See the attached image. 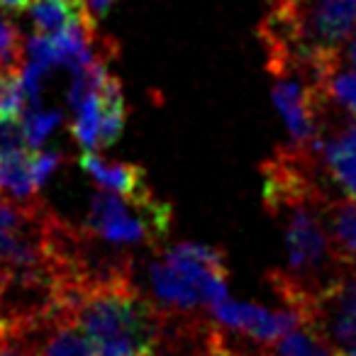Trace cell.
Listing matches in <instances>:
<instances>
[{"label": "cell", "mask_w": 356, "mask_h": 356, "mask_svg": "<svg viewBox=\"0 0 356 356\" xmlns=\"http://www.w3.org/2000/svg\"><path fill=\"white\" fill-rule=\"evenodd\" d=\"M305 322L315 325L337 351L356 339V273L341 276L307 310Z\"/></svg>", "instance_id": "obj_6"}, {"label": "cell", "mask_w": 356, "mask_h": 356, "mask_svg": "<svg viewBox=\"0 0 356 356\" xmlns=\"http://www.w3.org/2000/svg\"><path fill=\"white\" fill-rule=\"evenodd\" d=\"M227 257L208 244L181 242L156 249L149 261V300L163 315H205L227 298Z\"/></svg>", "instance_id": "obj_3"}, {"label": "cell", "mask_w": 356, "mask_h": 356, "mask_svg": "<svg viewBox=\"0 0 356 356\" xmlns=\"http://www.w3.org/2000/svg\"><path fill=\"white\" fill-rule=\"evenodd\" d=\"M322 215L334 259L346 273H356V198H330Z\"/></svg>", "instance_id": "obj_8"}, {"label": "cell", "mask_w": 356, "mask_h": 356, "mask_svg": "<svg viewBox=\"0 0 356 356\" xmlns=\"http://www.w3.org/2000/svg\"><path fill=\"white\" fill-rule=\"evenodd\" d=\"M281 3H288V0H271V6H281Z\"/></svg>", "instance_id": "obj_23"}, {"label": "cell", "mask_w": 356, "mask_h": 356, "mask_svg": "<svg viewBox=\"0 0 356 356\" xmlns=\"http://www.w3.org/2000/svg\"><path fill=\"white\" fill-rule=\"evenodd\" d=\"M127 120V105H124L122 83L118 76L108 74L100 83V129H98V149L113 147L120 139Z\"/></svg>", "instance_id": "obj_11"}, {"label": "cell", "mask_w": 356, "mask_h": 356, "mask_svg": "<svg viewBox=\"0 0 356 356\" xmlns=\"http://www.w3.org/2000/svg\"><path fill=\"white\" fill-rule=\"evenodd\" d=\"M356 27V0H288L259 25L266 61L320 64L339 51Z\"/></svg>", "instance_id": "obj_2"}, {"label": "cell", "mask_w": 356, "mask_h": 356, "mask_svg": "<svg viewBox=\"0 0 356 356\" xmlns=\"http://www.w3.org/2000/svg\"><path fill=\"white\" fill-rule=\"evenodd\" d=\"M0 198H8L13 203L40 200V186L32 176L30 149L0 154Z\"/></svg>", "instance_id": "obj_9"}, {"label": "cell", "mask_w": 356, "mask_h": 356, "mask_svg": "<svg viewBox=\"0 0 356 356\" xmlns=\"http://www.w3.org/2000/svg\"><path fill=\"white\" fill-rule=\"evenodd\" d=\"M30 161H32V176H35V184L42 188L47 178L59 168L61 163V154L49 152V149H30Z\"/></svg>", "instance_id": "obj_18"}, {"label": "cell", "mask_w": 356, "mask_h": 356, "mask_svg": "<svg viewBox=\"0 0 356 356\" xmlns=\"http://www.w3.org/2000/svg\"><path fill=\"white\" fill-rule=\"evenodd\" d=\"M98 346L100 356H147L161 339L163 315L134 278L81 288L61 310Z\"/></svg>", "instance_id": "obj_1"}, {"label": "cell", "mask_w": 356, "mask_h": 356, "mask_svg": "<svg viewBox=\"0 0 356 356\" xmlns=\"http://www.w3.org/2000/svg\"><path fill=\"white\" fill-rule=\"evenodd\" d=\"M205 356H218V354H213V351H210V349H208V354H205Z\"/></svg>", "instance_id": "obj_24"}, {"label": "cell", "mask_w": 356, "mask_h": 356, "mask_svg": "<svg viewBox=\"0 0 356 356\" xmlns=\"http://www.w3.org/2000/svg\"><path fill=\"white\" fill-rule=\"evenodd\" d=\"M339 61L356 71V27L349 32V37L344 40V44L339 47Z\"/></svg>", "instance_id": "obj_19"}, {"label": "cell", "mask_w": 356, "mask_h": 356, "mask_svg": "<svg viewBox=\"0 0 356 356\" xmlns=\"http://www.w3.org/2000/svg\"><path fill=\"white\" fill-rule=\"evenodd\" d=\"M86 8H88V13L95 17V20H100V17H105L110 13V8L115 6V0H83Z\"/></svg>", "instance_id": "obj_20"}, {"label": "cell", "mask_w": 356, "mask_h": 356, "mask_svg": "<svg viewBox=\"0 0 356 356\" xmlns=\"http://www.w3.org/2000/svg\"><path fill=\"white\" fill-rule=\"evenodd\" d=\"M218 325L234 330L239 334H247L252 339L261 341V344H271L273 339L283 334V332L293 330L298 322H302V315L293 307L286 310H268V307L259 305V302L247 300H234V298H222L208 310Z\"/></svg>", "instance_id": "obj_5"}, {"label": "cell", "mask_w": 356, "mask_h": 356, "mask_svg": "<svg viewBox=\"0 0 356 356\" xmlns=\"http://www.w3.org/2000/svg\"><path fill=\"white\" fill-rule=\"evenodd\" d=\"M61 122V113L59 110H44L42 105L35 108H27L22 113V124H25V137H27V147L37 149L42 147L49 132Z\"/></svg>", "instance_id": "obj_16"}, {"label": "cell", "mask_w": 356, "mask_h": 356, "mask_svg": "<svg viewBox=\"0 0 356 356\" xmlns=\"http://www.w3.org/2000/svg\"><path fill=\"white\" fill-rule=\"evenodd\" d=\"M320 88L334 108L344 110L346 115H354L356 118V71L349 69L346 64H341L339 51H337L334 59L327 61L325 71H322Z\"/></svg>", "instance_id": "obj_13"}, {"label": "cell", "mask_w": 356, "mask_h": 356, "mask_svg": "<svg viewBox=\"0 0 356 356\" xmlns=\"http://www.w3.org/2000/svg\"><path fill=\"white\" fill-rule=\"evenodd\" d=\"M83 8V0H37V3H30V17L37 35L51 37L66 30Z\"/></svg>", "instance_id": "obj_14"}, {"label": "cell", "mask_w": 356, "mask_h": 356, "mask_svg": "<svg viewBox=\"0 0 356 356\" xmlns=\"http://www.w3.org/2000/svg\"><path fill=\"white\" fill-rule=\"evenodd\" d=\"M339 356H356V339L351 341L349 346H344V349L339 351Z\"/></svg>", "instance_id": "obj_22"}, {"label": "cell", "mask_w": 356, "mask_h": 356, "mask_svg": "<svg viewBox=\"0 0 356 356\" xmlns=\"http://www.w3.org/2000/svg\"><path fill=\"white\" fill-rule=\"evenodd\" d=\"M22 59H25V40L20 27L8 13L0 10V69L22 66Z\"/></svg>", "instance_id": "obj_15"}, {"label": "cell", "mask_w": 356, "mask_h": 356, "mask_svg": "<svg viewBox=\"0 0 356 356\" xmlns=\"http://www.w3.org/2000/svg\"><path fill=\"white\" fill-rule=\"evenodd\" d=\"M30 3L32 0H0V8H6V10H13V13H20V10H27Z\"/></svg>", "instance_id": "obj_21"}, {"label": "cell", "mask_w": 356, "mask_h": 356, "mask_svg": "<svg viewBox=\"0 0 356 356\" xmlns=\"http://www.w3.org/2000/svg\"><path fill=\"white\" fill-rule=\"evenodd\" d=\"M42 356H100L98 346L90 341V337L83 330L69 320L56 317L47 327L44 337L40 344Z\"/></svg>", "instance_id": "obj_12"}, {"label": "cell", "mask_w": 356, "mask_h": 356, "mask_svg": "<svg viewBox=\"0 0 356 356\" xmlns=\"http://www.w3.org/2000/svg\"><path fill=\"white\" fill-rule=\"evenodd\" d=\"M266 356H339L327 337L310 322H298L266 346Z\"/></svg>", "instance_id": "obj_10"}, {"label": "cell", "mask_w": 356, "mask_h": 356, "mask_svg": "<svg viewBox=\"0 0 356 356\" xmlns=\"http://www.w3.org/2000/svg\"><path fill=\"white\" fill-rule=\"evenodd\" d=\"M25 149L30 147H27L22 115H0V154L25 152Z\"/></svg>", "instance_id": "obj_17"}, {"label": "cell", "mask_w": 356, "mask_h": 356, "mask_svg": "<svg viewBox=\"0 0 356 356\" xmlns=\"http://www.w3.org/2000/svg\"><path fill=\"white\" fill-rule=\"evenodd\" d=\"M171 222L173 208L159 200L154 191L144 198H122L100 191L90 198L81 232L124 252L132 247H156L168 234Z\"/></svg>", "instance_id": "obj_4"}, {"label": "cell", "mask_w": 356, "mask_h": 356, "mask_svg": "<svg viewBox=\"0 0 356 356\" xmlns=\"http://www.w3.org/2000/svg\"><path fill=\"white\" fill-rule=\"evenodd\" d=\"M79 166L86 176L93 178L100 191L122 195V198H144L152 193V188L147 186V173L139 163L108 161L98 152L83 149V154L79 156Z\"/></svg>", "instance_id": "obj_7"}]
</instances>
